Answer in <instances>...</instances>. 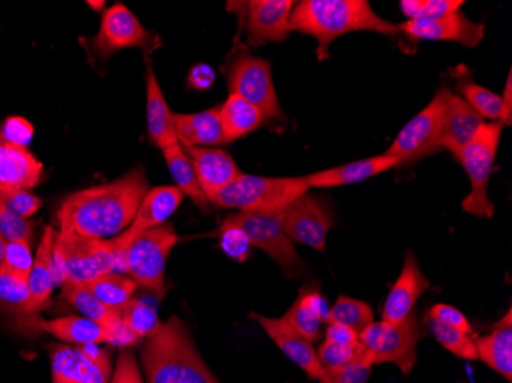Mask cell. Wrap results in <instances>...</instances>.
I'll return each instance as SVG.
<instances>
[{"label":"cell","mask_w":512,"mask_h":383,"mask_svg":"<svg viewBox=\"0 0 512 383\" xmlns=\"http://www.w3.org/2000/svg\"><path fill=\"white\" fill-rule=\"evenodd\" d=\"M148 190V175L140 166L119 180L74 192L57 212L60 230L97 239L120 235L131 226Z\"/></svg>","instance_id":"obj_1"},{"label":"cell","mask_w":512,"mask_h":383,"mask_svg":"<svg viewBox=\"0 0 512 383\" xmlns=\"http://www.w3.org/2000/svg\"><path fill=\"white\" fill-rule=\"evenodd\" d=\"M292 31L312 36L318 42V60L329 59L330 45L338 37L358 31L398 36V25L382 19L367 0H302L290 14Z\"/></svg>","instance_id":"obj_2"},{"label":"cell","mask_w":512,"mask_h":383,"mask_svg":"<svg viewBox=\"0 0 512 383\" xmlns=\"http://www.w3.org/2000/svg\"><path fill=\"white\" fill-rule=\"evenodd\" d=\"M148 383H220L198 353L191 331L177 316L145 339L140 351Z\"/></svg>","instance_id":"obj_3"},{"label":"cell","mask_w":512,"mask_h":383,"mask_svg":"<svg viewBox=\"0 0 512 383\" xmlns=\"http://www.w3.org/2000/svg\"><path fill=\"white\" fill-rule=\"evenodd\" d=\"M310 187L306 177H258L241 175L221 190L214 204L221 209L238 212H278L307 194Z\"/></svg>","instance_id":"obj_4"},{"label":"cell","mask_w":512,"mask_h":383,"mask_svg":"<svg viewBox=\"0 0 512 383\" xmlns=\"http://www.w3.org/2000/svg\"><path fill=\"white\" fill-rule=\"evenodd\" d=\"M503 128L505 126L502 123H485L476 137L454 155L470 177L471 192L463 200L462 207L473 217H494V204L488 197V184L496 163Z\"/></svg>","instance_id":"obj_5"},{"label":"cell","mask_w":512,"mask_h":383,"mask_svg":"<svg viewBox=\"0 0 512 383\" xmlns=\"http://www.w3.org/2000/svg\"><path fill=\"white\" fill-rule=\"evenodd\" d=\"M177 243L174 226L165 223L138 235L125 253V272L160 301L166 293V264Z\"/></svg>","instance_id":"obj_6"},{"label":"cell","mask_w":512,"mask_h":383,"mask_svg":"<svg viewBox=\"0 0 512 383\" xmlns=\"http://www.w3.org/2000/svg\"><path fill=\"white\" fill-rule=\"evenodd\" d=\"M54 259L60 262L63 282L86 284L115 270L112 239L88 238L60 230L54 243Z\"/></svg>","instance_id":"obj_7"},{"label":"cell","mask_w":512,"mask_h":383,"mask_svg":"<svg viewBox=\"0 0 512 383\" xmlns=\"http://www.w3.org/2000/svg\"><path fill=\"white\" fill-rule=\"evenodd\" d=\"M284 210L266 213L238 212L229 215L223 224L243 230L253 247H258L275 259L289 278H296L306 272L307 267L284 232Z\"/></svg>","instance_id":"obj_8"},{"label":"cell","mask_w":512,"mask_h":383,"mask_svg":"<svg viewBox=\"0 0 512 383\" xmlns=\"http://www.w3.org/2000/svg\"><path fill=\"white\" fill-rule=\"evenodd\" d=\"M451 95V89L442 86L427 108L422 109L402 128L385 154L398 158L402 166L440 151L439 141L444 132Z\"/></svg>","instance_id":"obj_9"},{"label":"cell","mask_w":512,"mask_h":383,"mask_svg":"<svg viewBox=\"0 0 512 383\" xmlns=\"http://www.w3.org/2000/svg\"><path fill=\"white\" fill-rule=\"evenodd\" d=\"M424 336L416 315L411 313L396 325L373 322L359 334V342L370 353L373 365L393 364L407 376L416 365L417 345Z\"/></svg>","instance_id":"obj_10"},{"label":"cell","mask_w":512,"mask_h":383,"mask_svg":"<svg viewBox=\"0 0 512 383\" xmlns=\"http://www.w3.org/2000/svg\"><path fill=\"white\" fill-rule=\"evenodd\" d=\"M230 94L258 106L267 118L284 117L272 79V65L247 50L235 51L226 66Z\"/></svg>","instance_id":"obj_11"},{"label":"cell","mask_w":512,"mask_h":383,"mask_svg":"<svg viewBox=\"0 0 512 383\" xmlns=\"http://www.w3.org/2000/svg\"><path fill=\"white\" fill-rule=\"evenodd\" d=\"M160 45L161 40L145 30L135 14L123 4L114 5L103 13L99 34L91 40L97 57H109L126 48H142L149 54Z\"/></svg>","instance_id":"obj_12"},{"label":"cell","mask_w":512,"mask_h":383,"mask_svg":"<svg viewBox=\"0 0 512 383\" xmlns=\"http://www.w3.org/2000/svg\"><path fill=\"white\" fill-rule=\"evenodd\" d=\"M53 383H109L111 353L99 345H51Z\"/></svg>","instance_id":"obj_13"},{"label":"cell","mask_w":512,"mask_h":383,"mask_svg":"<svg viewBox=\"0 0 512 383\" xmlns=\"http://www.w3.org/2000/svg\"><path fill=\"white\" fill-rule=\"evenodd\" d=\"M333 224L335 220L329 203L309 192L284 210L283 227L290 241L312 247L321 253L325 252L327 235Z\"/></svg>","instance_id":"obj_14"},{"label":"cell","mask_w":512,"mask_h":383,"mask_svg":"<svg viewBox=\"0 0 512 383\" xmlns=\"http://www.w3.org/2000/svg\"><path fill=\"white\" fill-rule=\"evenodd\" d=\"M183 198L184 195L175 186H160L148 190V194L138 206L131 226L125 232L120 233L117 238L112 239L115 250L114 272H125L123 261H125L126 250L131 246L132 241L146 230L165 224L166 220L171 218L175 210L180 207Z\"/></svg>","instance_id":"obj_15"},{"label":"cell","mask_w":512,"mask_h":383,"mask_svg":"<svg viewBox=\"0 0 512 383\" xmlns=\"http://www.w3.org/2000/svg\"><path fill=\"white\" fill-rule=\"evenodd\" d=\"M398 27L413 40L456 42L467 48H476L485 37V25L473 22L460 11L437 19L407 20Z\"/></svg>","instance_id":"obj_16"},{"label":"cell","mask_w":512,"mask_h":383,"mask_svg":"<svg viewBox=\"0 0 512 383\" xmlns=\"http://www.w3.org/2000/svg\"><path fill=\"white\" fill-rule=\"evenodd\" d=\"M247 42L252 46L284 42L292 33V0H252L247 2Z\"/></svg>","instance_id":"obj_17"},{"label":"cell","mask_w":512,"mask_h":383,"mask_svg":"<svg viewBox=\"0 0 512 383\" xmlns=\"http://www.w3.org/2000/svg\"><path fill=\"white\" fill-rule=\"evenodd\" d=\"M431 284L422 272L416 255L408 250L405 255L401 275L394 282L393 289L388 293L387 301L382 308V322L396 325L413 313L417 299L421 298Z\"/></svg>","instance_id":"obj_18"},{"label":"cell","mask_w":512,"mask_h":383,"mask_svg":"<svg viewBox=\"0 0 512 383\" xmlns=\"http://www.w3.org/2000/svg\"><path fill=\"white\" fill-rule=\"evenodd\" d=\"M194 164L198 183L203 190L204 197L214 204L221 190L226 189L230 183L243 175L240 167L223 149L212 148H184Z\"/></svg>","instance_id":"obj_19"},{"label":"cell","mask_w":512,"mask_h":383,"mask_svg":"<svg viewBox=\"0 0 512 383\" xmlns=\"http://www.w3.org/2000/svg\"><path fill=\"white\" fill-rule=\"evenodd\" d=\"M250 318L260 324L267 336L275 342L276 347L283 351L293 364L298 365L302 371H306L309 379L319 380L324 373V368L319 362L318 353L313 348L312 342L302 338L301 334L296 333L283 319L267 318L258 313H252Z\"/></svg>","instance_id":"obj_20"},{"label":"cell","mask_w":512,"mask_h":383,"mask_svg":"<svg viewBox=\"0 0 512 383\" xmlns=\"http://www.w3.org/2000/svg\"><path fill=\"white\" fill-rule=\"evenodd\" d=\"M399 166H401V161L398 158L390 157L387 154L375 155V157L315 172V174L307 175V180L312 189H335V187L350 186V184L370 180L376 175L384 174V172Z\"/></svg>","instance_id":"obj_21"},{"label":"cell","mask_w":512,"mask_h":383,"mask_svg":"<svg viewBox=\"0 0 512 383\" xmlns=\"http://www.w3.org/2000/svg\"><path fill=\"white\" fill-rule=\"evenodd\" d=\"M146 68V125L148 137L152 145L161 151L178 145L175 132L174 114L169 109L165 94L161 91L160 83L155 77L151 62Z\"/></svg>","instance_id":"obj_22"},{"label":"cell","mask_w":512,"mask_h":383,"mask_svg":"<svg viewBox=\"0 0 512 383\" xmlns=\"http://www.w3.org/2000/svg\"><path fill=\"white\" fill-rule=\"evenodd\" d=\"M330 307L321 290L315 285H304L283 321L309 342H315L321 334L322 324H327Z\"/></svg>","instance_id":"obj_23"},{"label":"cell","mask_w":512,"mask_h":383,"mask_svg":"<svg viewBox=\"0 0 512 383\" xmlns=\"http://www.w3.org/2000/svg\"><path fill=\"white\" fill-rule=\"evenodd\" d=\"M57 232L48 226L43 230L33 267L28 275V290L30 301L27 305V315H36L48 305L54 289V243Z\"/></svg>","instance_id":"obj_24"},{"label":"cell","mask_w":512,"mask_h":383,"mask_svg":"<svg viewBox=\"0 0 512 383\" xmlns=\"http://www.w3.org/2000/svg\"><path fill=\"white\" fill-rule=\"evenodd\" d=\"M42 178L43 164L27 148L0 143V186L30 190Z\"/></svg>","instance_id":"obj_25"},{"label":"cell","mask_w":512,"mask_h":383,"mask_svg":"<svg viewBox=\"0 0 512 383\" xmlns=\"http://www.w3.org/2000/svg\"><path fill=\"white\" fill-rule=\"evenodd\" d=\"M175 132L183 148H209L223 145L220 106L197 114H174Z\"/></svg>","instance_id":"obj_26"},{"label":"cell","mask_w":512,"mask_h":383,"mask_svg":"<svg viewBox=\"0 0 512 383\" xmlns=\"http://www.w3.org/2000/svg\"><path fill=\"white\" fill-rule=\"evenodd\" d=\"M477 359L512 382V310L494 325L490 334L474 339Z\"/></svg>","instance_id":"obj_27"},{"label":"cell","mask_w":512,"mask_h":383,"mask_svg":"<svg viewBox=\"0 0 512 383\" xmlns=\"http://www.w3.org/2000/svg\"><path fill=\"white\" fill-rule=\"evenodd\" d=\"M485 123V120L460 95H451L444 132L439 141L440 149H447L451 154L456 155L476 137Z\"/></svg>","instance_id":"obj_28"},{"label":"cell","mask_w":512,"mask_h":383,"mask_svg":"<svg viewBox=\"0 0 512 383\" xmlns=\"http://www.w3.org/2000/svg\"><path fill=\"white\" fill-rule=\"evenodd\" d=\"M267 115L258 106L252 105L238 95L229 94L220 105L221 131L224 143L240 140L266 123Z\"/></svg>","instance_id":"obj_29"},{"label":"cell","mask_w":512,"mask_h":383,"mask_svg":"<svg viewBox=\"0 0 512 383\" xmlns=\"http://www.w3.org/2000/svg\"><path fill=\"white\" fill-rule=\"evenodd\" d=\"M39 327L59 341L68 342L77 347L111 344V331L91 319L83 318V316L82 318L68 316V318L40 321Z\"/></svg>","instance_id":"obj_30"},{"label":"cell","mask_w":512,"mask_h":383,"mask_svg":"<svg viewBox=\"0 0 512 383\" xmlns=\"http://www.w3.org/2000/svg\"><path fill=\"white\" fill-rule=\"evenodd\" d=\"M63 298L79 313H82L83 318L91 319V321L108 328L112 338H114L115 331L123 325L122 310H115V308L103 304L86 284L63 282Z\"/></svg>","instance_id":"obj_31"},{"label":"cell","mask_w":512,"mask_h":383,"mask_svg":"<svg viewBox=\"0 0 512 383\" xmlns=\"http://www.w3.org/2000/svg\"><path fill=\"white\" fill-rule=\"evenodd\" d=\"M457 91L486 123H502L503 126L511 125V112L503 105L502 97L490 89L483 88L473 82L467 73L457 77Z\"/></svg>","instance_id":"obj_32"},{"label":"cell","mask_w":512,"mask_h":383,"mask_svg":"<svg viewBox=\"0 0 512 383\" xmlns=\"http://www.w3.org/2000/svg\"><path fill=\"white\" fill-rule=\"evenodd\" d=\"M165 154L166 164H168L169 172L175 181V187L180 190L184 197H189L192 203L203 210L204 213L211 210V203L204 197L203 190H201L200 183H198L197 174H195L194 164L189 158L188 152L183 146H171V148L163 151Z\"/></svg>","instance_id":"obj_33"},{"label":"cell","mask_w":512,"mask_h":383,"mask_svg":"<svg viewBox=\"0 0 512 383\" xmlns=\"http://www.w3.org/2000/svg\"><path fill=\"white\" fill-rule=\"evenodd\" d=\"M86 285L103 304L115 310H122L131 301L138 287L134 279L117 272L105 273L99 278L86 282Z\"/></svg>","instance_id":"obj_34"},{"label":"cell","mask_w":512,"mask_h":383,"mask_svg":"<svg viewBox=\"0 0 512 383\" xmlns=\"http://www.w3.org/2000/svg\"><path fill=\"white\" fill-rule=\"evenodd\" d=\"M424 324L425 328L433 334V338L445 350L450 351L451 354L459 357L462 361H479L473 336H468V334L462 333L456 328L448 327V325L436 321L428 313L425 315Z\"/></svg>","instance_id":"obj_35"},{"label":"cell","mask_w":512,"mask_h":383,"mask_svg":"<svg viewBox=\"0 0 512 383\" xmlns=\"http://www.w3.org/2000/svg\"><path fill=\"white\" fill-rule=\"evenodd\" d=\"M330 322L347 325L356 333L361 334L365 328L375 322V315H373V308L367 302L342 295L336 299L333 307H330L327 324Z\"/></svg>","instance_id":"obj_36"},{"label":"cell","mask_w":512,"mask_h":383,"mask_svg":"<svg viewBox=\"0 0 512 383\" xmlns=\"http://www.w3.org/2000/svg\"><path fill=\"white\" fill-rule=\"evenodd\" d=\"M123 324L137 336L140 341L148 338L149 334L158 327L160 319L157 315V305L146 299H131L122 308Z\"/></svg>","instance_id":"obj_37"},{"label":"cell","mask_w":512,"mask_h":383,"mask_svg":"<svg viewBox=\"0 0 512 383\" xmlns=\"http://www.w3.org/2000/svg\"><path fill=\"white\" fill-rule=\"evenodd\" d=\"M316 353L324 370H339V368L350 367L364 361L373 362L370 353L365 350L361 342L353 345H338L324 341Z\"/></svg>","instance_id":"obj_38"},{"label":"cell","mask_w":512,"mask_h":383,"mask_svg":"<svg viewBox=\"0 0 512 383\" xmlns=\"http://www.w3.org/2000/svg\"><path fill=\"white\" fill-rule=\"evenodd\" d=\"M462 0H402L401 10L408 20H431L460 11Z\"/></svg>","instance_id":"obj_39"},{"label":"cell","mask_w":512,"mask_h":383,"mask_svg":"<svg viewBox=\"0 0 512 383\" xmlns=\"http://www.w3.org/2000/svg\"><path fill=\"white\" fill-rule=\"evenodd\" d=\"M30 301L28 279L20 278L8 270H0V305L19 310L27 315V305Z\"/></svg>","instance_id":"obj_40"},{"label":"cell","mask_w":512,"mask_h":383,"mask_svg":"<svg viewBox=\"0 0 512 383\" xmlns=\"http://www.w3.org/2000/svg\"><path fill=\"white\" fill-rule=\"evenodd\" d=\"M0 233L7 241H25L30 243L34 238V224L25 218L17 217L2 201H0Z\"/></svg>","instance_id":"obj_41"},{"label":"cell","mask_w":512,"mask_h":383,"mask_svg":"<svg viewBox=\"0 0 512 383\" xmlns=\"http://www.w3.org/2000/svg\"><path fill=\"white\" fill-rule=\"evenodd\" d=\"M33 253L31 244L25 241H7L5 246L4 269L20 278L28 279L33 267Z\"/></svg>","instance_id":"obj_42"},{"label":"cell","mask_w":512,"mask_h":383,"mask_svg":"<svg viewBox=\"0 0 512 383\" xmlns=\"http://www.w3.org/2000/svg\"><path fill=\"white\" fill-rule=\"evenodd\" d=\"M220 246L229 258L238 262L246 261L253 247L243 230L227 224H221L220 227Z\"/></svg>","instance_id":"obj_43"},{"label":"cell","mask_w":512,"mask_h":383,"mask_svg":"<svg viewBox=\"0 0 512 383\" xmlns=\"http://www.w3.org/2000/svg\"><path fill=\"white\" fill-rule=\"evenodd\" d=\"M0 201L16 213L17 217H33L34 213L39 212L42 207V200L37 195L31 194V190L25 189H7L0 192Z\"/></svg>","instance_id":"obj_44"},{"label":"cell","mask_w":512,"mask_h":383,"mask_svg":"<svg viewBox=\"0 0 512 383\" xmlns=\"http://www.w3.org/2000/svg\"><path fill=\"white\" fill-rule=\"evenodd\" d=\"M33 135V125L28 122L27 118L13 115L0 125V143L27 148L33 140Z\"/></svg>","instance_id":"obj_45"},{"label":"cell","mask_w":512,"mask_h":383,"mask_svg":"<svg viewBox=\"0 0 512 383\" xmlns=\"http://www.w3.org/2000/svg\"><path fill=\"white\" fill-rule=\"evenodd\" d=\"M373 362L364 361L339 370H324L319 383H367L371 376Z\"/></svg>","instance_id":"obj_46"},{"label":"cell","mask_w":512,"mask_h":383,"mask_svg":"<svg viewBox=\"0 0 512 383\" xmlns=\"http://www.w3.org/2000/svg\"><path fill=\"white\" fill-rule=\"evenodd\" d=\"M428 315L436 319V321L448 325V327L456 328V330L462 331V333L468 334V336H474L473 327H471L467 316L463 315L462 311L459 308L453 307V305H433L428 310Z\"/></svg>","instance_id":"obj_47"},{"label":"cell","mask_w":512,"mask_h":383,"mask_svg":"<svg viewBox=\"0 0 512 383\" xmlns=\"http://www.w3.org/2000/svg\"><path fill=\"white\" fill-rule=\"evenodd\" d=\"M109 383H143L142 373L135 361L134 353L128 348L120 351L117 365Z\"/></svg>","instance_id":"obj_48"},{"label":"cell","mask_w":512,"mask_h":383,"mask_svg":"<svg viewBox=\"0 0 512 383\" xmlns=\"http://www.w3.org/2000/svg\"><path fill=\"white\" fill-rule=\"evenodd\" d=\"M215 76L214 68L207 63H198L189 69L188 88L194 91H207L214 86Z\"/></svg>","instance_id":"obj_49"},{"label":"cell","mask_w":512,"mask_h":383,"mask_svg":"<svg viewBox=\"0 0 512 383\" xmlns=\"http://www.w3.org/2000/svg\"><path fill=\"white\" fill-rule=\"evenodd\" d=\"M325 341L338 345L358 344L359 334L347 325L330 322V324H327V330H325Z\"/></svg>","instance_id":"obj_50"},{"label":"cell","mask_w":512,"mask_h":383,"mask_svg":"<svg viewBox=\"0 0 512 383\" xmlns=\"http://www.w3.org/2000/svg\"><path fill=\"white\" fill-rule=\"evenodd\" d=\"M503 105L512 114V73L509 71L508 79H506L505 91L502 97Z\"/></svg>","instance_id":"obj_51"},{"label":"cell","mask_w":512,"mask_h":383,"mask_svg":"<svg viewBox=\"0 0 512 383\" xmlns=\"http://www.w3.org/2000/svg\"><path fill=\"white\" fill-rule=\"evenodd\" d=\"M5 246H7V239L0 233V270H4Z\"/></svg>","instance_id":"obj_52"},{"label":"cell","mask_w":512,"mask_h":383,"mask_svg":"<svg viewBox=\"0 0 512 383\" xmlns=\"http://www.w3.org/2000/svg\"><path fill=\"white\" fill-rule=\"evenodd\" d=\"M86 5H89V7L94 8V10H102L103 5H105V2H92V0H88L86 2Z\"/></svg>","instance_id":"obj_53"},{"label":"cell","mask_w":512,"mask_h":383,"mask_svg":"<svg viewBox=\"0 0 512 383\" xmlns=\"http://www.w3.org/2000/svg\"><path fill=\"white\" fill-rule=\"evenodd\" d=\"M4 190H7V187L0 186V192H4Z\"/></svg>","instance_id":"obj_54"}]
</instances>
